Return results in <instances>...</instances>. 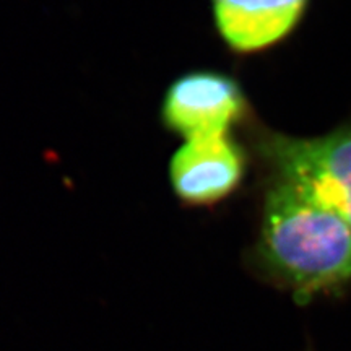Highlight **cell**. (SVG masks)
<instances>
[{"label": "cell", "mask_w": 351, "mask_h": 351, "mask_svg": "<svg viewBox=\"0 0 351 351\" xmlns=\"http://www.w3.org/2000/svg\"><path fill=\"white\" fill-rule=\"evenodd\" d=\"M252 263L301 301L339 289L351 282V225L274 176L263 195Z\"/></svg>", "instance_id": "6da1fadb"}, {"label": "cell", "mask_w": 351, "mask_h": 351, "mask_svg": "<svg viewBox=\"0 0 351 351\" xmlns=\"http://www.w3.org/2000/svg\"><path fill=\"white\" fill-rule=\"evenodd\" d=\"M257 150L274 176L295 184L351 225V127L324 137L262 135Z\"/></svg>", "instance_id": "7a4b0ae2"}, {"label": "cell", "mask_w": 351, "mask_h": 351, "mask_svg": "<svg viewBox=\"0 0 351 351\" xmlns=\"http://www.w3.org/2000/svg\"><path fill=\"white\" fill-rule=\"evenodd\" d=\"M245 108L244 93L234 78L215 70H191L166 88L160 119L166 130L186 142L230 135Z\"/></svg>", "instance_id": "3957f363"}, {"label": "cell", "mask_w": 351, "mask_h": 351, "mask_svg": "<svg viewBox=\"0 0 351 351\" xmlns=\"http://www.w3.org/2000/svg\"><path fill=\"white\" fill-rule=\"evenodd\" d=\"M245 173V158L230 135L186 140L169 161V184L186 207H212L228 199Z\"/></svg>", "instance_id": "277c9868"}, {"label": "cell", "mask_w": 351, "mask_h": 351, "mask_svg": "<svg viewBox=\"0 0 351 351\" xmlns=\"http://www.w3.org/2000/svg\"><path fill=\"white\" fill-rule=\"evenodd\" d=\"M309 0H212L218 34L231 51L251 54L282 41Z\"/></svg>", "instance_id": "5b68a950"}]
</instances>
